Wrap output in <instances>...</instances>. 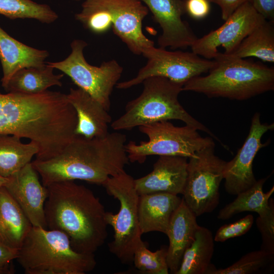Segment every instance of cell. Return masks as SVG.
<instances>
[{
    "mask_svg": "<svg viewBox=\"0 0 274 274\" xmlns=\"http://www.w3.org/2000/svg\"><path fill=\"white\" fill-rule=\"evenodd\" d=\"M126 142V135L118 132L93 139L76 135L55 156L31 162L45 187L76 180L102 185L128 164Z\"/></svg>",
    "mask_w": 274,
    "mask_h": 274,
    "instance_id": "1",
    "label": "cell"
},
{
    "mask_svg": "<svg viewBox=\"0 0 274 274\" xmlns=\"http://www.w3.org/2000/svg\"><path fill=\"white\" fill-rule=\"evenodd\" d=\"M45 214L48 229L57 230L69 238L77 252L94 254L108 236L105 207L93 192L74 181L46 187Z\"/></svg>",
    "mask_w": 274,
    "mask_h": 274,
    "instance_id": "2",
    "label": "cell"
},
{
    "mask_svg": "<svg viewBox=\"0 0 274 274\" xmlns=\"http://www.w3.org/2000/svg\"><path fill=\"white\" fill-rule=\"evenodd\" d=\"M214 59L208 74L189 80L183 91L243 100L273 90V67L219 52Z\"/></svg>",
    "mask_w": 274,
    "mask_h": 274,
    "instance_id": "3",
    "label": "cell"
},
{
    "mask_svg": "<svg viewBox=\"0 0 274 274\" xmlns=\"http://www.w3.org/2000/svg\"><path fill=\"white\" fill-rule=\"evenodd\" d=\"M16 260L26 274H85L96 265L94 254L77 252L63 232L32 226Z\"/></svg>",
    "mask_w": 274,
    "mask_h": 274,
    "instance_id": "4",
    "label": "cell"
},
{
    "mask_svg": "<svg viewBox=\"0 0 274 274\" xmlns=\"http://www.w3.org/2000/svg\"><path fill=\"white\" fill-rule=\"evenodd\" d=\"M142 83V93L127 103L124 114L112 122L111 127L113 129L129 130L159 121L179 120L209 134L225 147L218 138L190 115L180 103L178 97L183 91V84L162 77H149Z\"/></svg>",
    "mask_w": 274,
    "mask_h": 274,
    "instance_id": "5",
    "label": "cell"
},
{
    "mask_svg": "<svg viewBox=\"0 0 274 274\" xmlns=\"http://www.w3.org/2000/svg\"><path fill=\"white\" fill-rule=\"evenodd\" d=\"M107 193L119 200L117 214L107 212L106 221L114 231V239L108 244L110 251L124 264L133 263L136 246L142 239L139 216V194L134 179L125 170L109 178L102 184Z\"/></svg>",
    "mask_w": 274,
    "mask_h": 274,
    "instance_id": "6",
    "label": "cell"
},
{
    "mask_svg": "<svg viewBox=\"0 0 274 274\" xmlns=\"http://www.w3.org/2000/svg\"><path fill=\"white\" fill-rule=\"evenodd\" d=\"M148 138L139 144L130 141L125 148L129 161L143 163L150 155L179 156L187 158L203 149L215 145L211 136L202 137L196 128L186 125L175 126L162 121L139 127Z\"/></svg>",
    "mask_w": 274,
    "mask_h": 274,
    "instance_id": "7",
    "label": "cell"
},
{
    "mask_svg": "<svg viewBox=\"0 0 274 274\" xmlns=\"http://www.w3.org/2000/svg\"><path fill=\"white\" fill-rule=\"evenodd\" d=\"M87 42L76 39L71 43V52L64 60L46 63L68 76L78 88L88 93L109 111L110 96L121 77L123 67L114 59L99 66L90 64L84 55Z\"/></svg>",
    "mask_w": 274,
    "mask_h": 274,
    "instance_id": "8",
    "label": "cell"
},
{
    "mask_svg": "<svg viewBox=\"0 0 274 274\" xmlns=\"http://www.w3.org/2000/svg\"><path fill=\"white\" fill-rule=\"evenodd\" d=\"M215 145L189 158L183 199L196 217L213 212L220 200L219 188L226 162L214 153Z\"/></svg>",
    "mask_w": 274,
    "mask_h": 274,
    "instance_id": "9",
    "label": "cell"
},
{
    "mask_svg": "<svg viewBox=\"0 0 274 274\" xmlns=\"http://www.w3.org/2000/svg\"><path fill=\"white\" fill-rule=\"evenodd\" d=\"M147 59L133 78L118 83L116 87L126 89L142 83L151 77H162L184 84L191 79L208 73L214 60L207 59L191 52L168 51L152 46L142 54Z\"/></svg>",
    "mask_w": 274,
    "mask_h": 274,
    "instance_id": "10",
    "label": "cell"
},
{
    "mask_svg": "<svg viewBox=\"0 0 274 274\" xmlns=\"http://www.w3.org/2000/svg\"><path fill=\"white\" fill-rule=\"evenodd\" d=\"M266 20L247 2L237 9L217 29L198 39L190 47L192 51L207 59L214 58L218 47L231 54L242 41L257 26Z\"/></svg>",
    "mask_w": 274,
    "mask_h": 274,
    "instance_id": "11",
    "label": "cell"
},
{
    "mask_svg": "<svg viewBox=\"0 0 274 274\" xmlns=\"http://www.w3.org/2000/svg\"><path fill=\"white\" fill-rule=\"evenodd\" d=\"M274 124L262 123L260 114L253 115L249 134L236 155L227 161L224 173L226 191L233 195L244 191L252 186L257 180L253 172V162L258 152L267 144L261 143L263 135L273 130Z\"/></svg>",
    "mask_w": 274,
    "mask_h": 274,
    "instance_id": "12",
    "label": "cell"
},
{
    "mask_svg": "<svg viewBox=\"0 0 274 274\" xmlns=\"http://www.w3.org/2000/svg\"><path fill=\"white\" fill-rule=\"evenodd\" d=\"M110 16L114 33L135 55H142L154 43L143 33L142 23L149 10L140 0H99Z\"/></svg>",
    "mask_w": 274,
    "mask_h": 274,
    "instance_id": "13",
    "label": "cell"
},
{
    "mask_svg": "<svg viewBox=\"0 0 274 274\" xmlns=\"http://www.w3.org/2000/svg\"><path fill=\"white\" fill-rule=\"evenodd\" d=\"M149 10L162 30L158 39L159 47L172 49L191 47L197 39L187 22L183 0H140Z\"/></svg>",
    "mask_w": 274,
    "mask_h": 274,
    "instance_id": "14",
    "label": "cell"
},
{
    "mask_svg": "<svg viewBox=\"0 0 274 274\" xmlns=\"http://www.w3.org/2000/svg\"><path fill=\"white\" fill-rule=\"evenodd\" d=\"M4 186L20 206L32 226L48 229L44 210L48 189L40 182L31 162L7 178Z\"/></svg>",
    "mask_w": 274,
    "mask_h": 274,
    "instance_id": "15",
    "label": "cell"
},
{
    "mask_svg": "<svg viewBox=\"0 0 274 274\" xmlns=\"http://www.w3.org/2000/svg\"><path fill=\"white\" fill-rule=\"evenodd\" d=\"M187 158L179 156H159L153 170L134 179L139 195L163 192L182 194L187 176Z\"/></svg>",
    "mask_w": 274,
    "mask_h": 274,
    "instance_id": "16",
    "label": "cell"
},
{
    "mask_svg": "<svg viewBox=\"0 0 274 274\" xmlns=\"http://www.w3.org/2000/svg\"><path fill=\"white\" fill-rule=\"evenodd\" d=\"M66 95L77 114L76 135L93 139L103 138L109 133L111 116L101 103L79 88H71Z\"/></svg>",
    "mask_w": 274,
    "mask_h": 274,
    "instance_id": "17",
    "label": "cell"
},
{
    "mask_svg": "<svg viewBox=\"0 0 274 274\" xmlns=\"http://www.w3.org/2000/svg\"><path fill=\"white\" fill-rule=\"evenodd\" d=\"M199 226L196 216L182 198L172 217L166 233L169 239L166 261L171 273L176 274L178 271L183 254L194 240Z\"/></svg>",
    "mask_w": 274,
    "mask_h": 274,
    "instance_id": "18",
    "label": "cell"
},
{
    "mask_svg": "<svg viewBox=\"0 0 274 274\" xmlns=\"http://www.w3.org/2000/svg\"><path fill=\"white\" fill-rule=\"evenodd\" d=\"M49 52L27 46L10 36L0 26V61L3 71L2 86L4 88L12 76L25 67L46 65Z\"/></svg>",
    "mask_w": 274,
    "mask_h": 274,
    "instance_id": "19",
    "label": "cell"
},
{
    "mask_svg": "<svg viewBox=\"0 0 274 274\" xmlns=\"http://www.w3.org/2000/svg\"><path fill=\"white\" fill-rule=\"evenodd\" d=\"M182 199L177 195L163 192L140 195L138 216L142 234L153 231L166 234L172 217Z\"/></svg>",
    "mask_w": 274,
    "mask_h": 274,
    "instance_id": "20",
    "label": "cell"
},
{
    "mask_svg": "<svg viewBox=\"0 0 274 274\" xmlns=\"http://www.w3.org/2000/svg\"><path fill=\"white\" fill-rule=\"evenodd\" d=\"M32 225L16 200L0 186V242L19 249Z\"/></svg>",
    "mask_w": 274,
    "mask_h": 274,
    "instance_id": "21",
    "label": "cell"
},
{
    "mask_svg": "<svg viewBox=\"0 0 274 274\" xmlns=\"http://www.w3.org/2000/svg\"><path fill=\"white\" fill-rule=\"evenodd\" d=\"M54 68L47 63L41 67L23 68L11 78L4 89L7 92L36 94L53 86H61L63 74H55Z\"/></svg>",
    "mask_w": 274,
    "mask_h": 274,
    "instance_id": "22",
    "label": "cell"
},
{
    "mask_svg": "<svg viewBox=\"0 0 274 274\" xmlns=\"http://www.w3.org/2000/svg\"><path fill=\"white\" fill-rule=\"evenodd\" d=\"M214 241L212 231L199 226L194 240L183 254L176 274H211L216 269L211 263Z\"/></svg>",
    "mask_w": 274,
    "mask_h": 274,
    "instance_id": "23",
    "label": "cell"
},
{
    "mask_svg": "<svg viewBox=\"0 0 274 274\" xmlns=\"http://www.w3.org/2000/svg\"><path fill=\"white\" fill-rule=\"evenodd\" d=\"M15 135L0 134V176L8 178L20 170L39 152L37 144L23 143Z\"/></svg>",
    "mask_w": 274,
    "mask_h": 274,
    "instance_id": "24",
    "label": "cell"
},
{
    "mask_svg": "<svg viewBox=\"0 0 274 274\" xmlns=\"http://www.w3.org/2000/svg\"><path fill=\"white\" fill-rule=\"evenodd\" d=\"M267 179V177L258 180L253 186L237 194L233 201L220 210L218 218L222 220H228L244 212H256L258 216L266 213L273 202V199H270V197L274 192L272 186L268 192L264 193L263 186Z\"/></svg>",
    "mask_w": 274,
    "mask_h": 274,
    "instance_id": "25",
    "label": "cell"
},
{
    "mask_svg": "<svg viewBox=\"0 0 274 274\" xmlns=\"http://www.w3.org/2000/svg\"><path fill=\"white\" fill-rule=\"evenodd\" d=\"M238 58H257L274 62L273 23L265 20L255 28L230 54Z\"/></svg>",
    "mask_w": 274,
    "mask_h": 274,
    "instance_id": "26",
    "label": "cell"
},
{
    "mask_svg": "<svg viewBox=\"0 0 274 274\" xmlns=\"http://www.w3.org/2000/svg\"><path fill=\"white\" fill-rule=\"evenodd\" d=\"M0 15L10 19H32L47 24L58 17L49 5L32 0H0Z\"/></svg>",
    "mask_w": 274,
    "mask_h": 274,
    "instance_id": "27",
    "label": "cell"
},
{
    "mask_svg": "<svg viewBox=\"0 0 274 274\" xmlns=\"http://www.w3.org/2000/svg\"><path fill=\"white\" fill-rule=\"evenodd\" d=\"M167 247L162 246L155 252L149 250L142 239L135 247L133 263L141 273L147 274H168L166 261Z\"/></svg>",
    "mask_w": 274,
    "mask_h": 274,
    "instance_id": "28",
    "label": "cell"
},
{
    "mask_svg": "<svg viewBox=\"0 0 274 274\" xmlns=\"http://www.w3.org/2000/svg\"><path fill=\"white\" fill-rule=\"evenodd\" d=\"M274 254L263 250L250 252L225 268L215 269L211 274H252L273 264Z\"/></svg>",
    "mask_w": 274,
    "mask_h": 274,
    "instance_id": "29",
    "label": "cell"
},
{
    "mask_svg": "<svg viewBox=\"0 0 274 274\" xmlns=\"http://www.w3.org/2000/svg\"><path fill=\"white\" fill-rule=\"evenodd\" d=\"M256 225L262 237L260 249L274 254V202L266 213L258 216Z\"/></svg>",
    "mask_w": 274,
    "mask_h": 274,
    "instance_id": "30",
    "label": "cell"
},
{
    "mask_svg": "<svg viewBox=\"0 0 274 274\" xmlns=\"http://www.w3.org/2000/svg\"><path fill=\"white\" fill-rule=\"evenodd\" d=\"M253 222L254 217L249 214L234 223L224 225L218 229L214 240L224 242L229 238L242 236L250 229Z\"/></svg>",
    "mask_w": 274,
    "mask_h": 274,
    "instance_id": "31",
    "label": "cell"
},
{
    "mask_svg": "<svg viewBox=\"0 0 274 274\" xmlns=\"http://www.w3.org/2000/svg\"><path fill=\"white\" fill-rule=\"evenodd\" d=\"M18 249L12 248L0 242V274L15 273L13 261L16 260Z\"/></svg>",
    "mask_w": 274,
    "mask_h": 274,
    "instance_id": "32",
    "label": "cell"
},
{
    "mask_svg": "<svg viewBox=\"0 0 274 274\" xmlns=\"http://www.w3.org/2000/svg\"><path fill=\"white\" fill-rule=\"evenodd\" d=\"M210 3L208 0L184 1L185 13L193 19H203L210 11Z\"/></svg>",
    "mask_w": 274,
    "mask_h": 274,
    "instance_id": "33",
    "label": "cell"
},
{
    "mask_svg": "<svg viewBox=\"0 0 274 274\" xmlns=\"http://www.w3.org/2000/svg\"><path fill=\"white\" fill-rule=\"evenodd\" d=\"M250 2L266 20L274 22V0H250Z\"/></svg>",
    "mask_w": 274,
    "mask_h": 274,
    "instance_id": "34",
    "label": "cell"
},
{
    "mask_svg": "<svg viewBox=\"0 0 274 274\" xmlns=\"http://www.w3.org/2000/svg\"><path fill=\"white\" fill-rule=\"evenodd\" d=\"M218 5L221 10V17L226 20L237 9L250 0H208Z\"/></svg>",
    "mask_w": 274,
    "mask_h": 274,
    "instance_id": "35",
    "label": "cell"
},
{
    "mask_svg": "<svg viewBox=\"0 0 274 274\" xmlns=\"http://www.w3.org/2000/svg\"><path fill=\"white\" fill-rule=\"evenodd\" d=\"M7 181V178L0 176V186H4Z\"/></svg>",
    "mask_w": 274,
    "mask_h": 274,
    "instance_id": "36",
    "label": "cell"
},
{
    "mask_svg": "<svg viewBox=\"0 0 274 274\" xmlns=\"http://www.w3.org/2000/svg\"><path fill=\"white\" fill-rule=\"evenodd\" d=\"M73 1H76V2H78V1H83V0H73Z\"/></svg>",
    "mask_w": 274,
    "mask_h": 274,
    "instance_id": "37",
    "label": "cell"
}]
</instances>
